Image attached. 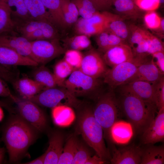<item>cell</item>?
I'll list each match as a JSON object with an SVG mask.
<instances>
[{
	"instance_id": "6da1fadb",
	"label": "cell",
	"mask_w": 164,
	"mask_h": 164,
	"mask_svg": "<svg viewBox=\"0 0 164 164\" xmlns=\"http://www.w3.org/2000/svg\"><path fill=\"white\" fill-rule=\"evenodd\" d=\"M39 132L19 114L11 116L4 126L2 136L10 162H17L23 157Z\"/></svg>"
},
{
	"instance_id": "4dcf8cb0",
	"label": "cell",
	"mask_w": 164,
	"mask_h": 164,
	"mask_svg": "<svg viewBox=\"0 0 164 164\" xmlns=\"http://www.w3.org/2000/svg\"><path fill=\"white\" fill-rule=\"evenodd\" d=\"M16 24L12 18L8 0H0V34L15 31Z\"/></svg>"
},
{
	"instance_id": "ffe728a7",
	"label": "cell",
	"mask_w": 164,
	"mask_h": 164,
	"mask_svg": "<svg viewBox=\"0 0 164 164\" xmlns=\"http://www.w3.org/2000/svg\"><path fill=\"white\" fill-rule=\"evenodd\" d=\"M23 98L34 96L43 90V87L35 80L27 77L18 78L12 84Z\"/></svg>"
},
{
	"instance_id": "ba28073f",
	"label": "cell",
	"mask_w": 164,
	"mask_h": 164,
	"mask_svg": "<svg viewBox=\"0 0 164 164\" xmlns=\"http://www.w3.org/2000/svg\"><path fill=\"white\" fill-rule=\"evenodd\" d=\"M12 100L16 104L18 114L39 132H43L46 129L48 126L47 118L39 106L15 96Z\"/></svg>"
},
{
	"instance_id": "30bf717a",
	"label": "cell",
	"mask_w": 164,
	"mask_h": 164,
	"mask_svg": "<svg viewBox=\"0 0 164 164\" xmlns=\"http://www.w3.org/2000/svg\"><path fill=\"white\" fill-rule=\"evenodd\" d=\"M159 80L154 82L134 81L126 83L117 87L119 92L132 94L156 105V89Z\"/></svg>"
},
{
	"instance_id": "836d02e7",
	"label": "cell",
	"mask_w": 164,
	"mask_h": 164,
	"mask_svg": "<svg viewBox=\"0 0 164 164\" xmlns=\"http://www.w3.org/2000/svg\"><path fill=\"white\" fill-rule=\"evenodd\" d=\"M74 71L63 59L55 64L53 74L57 86L63 87L66 78Z\"/></svg>"
},
{
	"instance_id": "f5cc1de1",
	"label": "cell",
	"mask_w": 164,
	"mask_h": 164,
	"mask_svg": "<svg viewBox=\"0 0 164 164\" xmlns=\"http://www.w3.org/2000/svg\"><path fill=\"white\" fill-rule=\"evenodd\" d=\"M164 19L163 18H161L160 25L159 28L163 32L164 31Z\"/></svg>"
},
{
	"instance_id": "6f0895ef",
	"label": "cell",
	"mask_w": 164,
	"mask_h": 164,
	"mask_svg": "<svg viewBox=\"0 0 164 164\" xmlns=\"http://www.w3.org/2000/svg\"><path fill=\"white\" fill-rule=\"evenodd\" d=\"M0 75L2 77V78H3L4 77V76L1 73H0Z\"/></svg>"
},
{
	"instance_id": "9f6ffc18",
	"label": "cell",
	"mask_w": 164,
	"mask_h": 164,
	"mask_svg": "<svg viewBox=\"0 0 164 164\" xmlns=\"http://www.w3.org/2000/svg\"><path fill=\"white\" fill-rule=\"evenodd\" d=\"M160 4H162L164 3V0H159Z\"/></svg>"
},
{
	"instance_id": "f907efd6",
	"label": "cell",
	"mask_w": 164,
	"mask_h": 164,
	"mask_svg": "<svg viewBox=\"0 0 164 164\" xmlns=\"http://www.w3.org/2000/svg\"><path fill=\"white\" fill-rule=\"evenodd\" d=\"M9 69L6 67L0 65V73L3 74H5L9 72Z\"/></svg>"
},
{
	"instance_id": "cb8c5ba5",
	"label": "cell",
	"mask_w": 164,
	"mask_h": 164,
	"mask_svg": "<svg viewBox=\"0 0 164 164\" xmlns=\"http://www.w3.org/2000/svg\"><path fill=\"white\" fill-rule=\"evenodd\" d=\"M48 11L55 26L64 29L68 27L62 11L60 0H41Z\"/></svg>"
},
{
	"instance_id": "ab89813d",
	"label": "cell",
	"mask_w": 164,
	"mask_h": 164,
	"mask_svg": "<svg viewBox=\"0 0 164 164\" xmlns=\"http://www.w3.org/2000/svg\"><path fill=\"white\" fill-rule=\"evenodd\" d=\"M144 19L148 28L152 30L159 28L161 18L154 11L147 12L144 16Z\"/></svg>"
},
{
	"instance_id": "d6a6232c",
	"label": "cell",
	"mask_w": 164,
	"mask_h": 164,
	"mask_svg": "<svg viewBox=\"0 0 164 164\" xmlns=\"http://www.w3.org/2000/svg\"><path fill=\"white\" fill-rule=\"evenodd\" d=\"M78 141L76 138L73 135L68 139L57 164H72L77 151Z\"/></svg>"
},
{
	"instance_id": "b9f144b4",
	"label": "cell",
	"mask_w": 164,
	"mask_h": 164,
	"mask_svg": "<svg viewBox=\"0 0 164 164\" xmlns=\"http://www.w3.org/2000/svg\"><path fill=\"white\" fill-rule=\"evenodd\" d=\"M140 9L148 11H153L159 7L160 3L159 0H134Z\"/></svg>"
},
{
	"instance_id": "7a4b0ae2",
	"label": "cell",
	"mask_w": 164,
	"mask_h": 164,
	"mask_svg": "<svg viewBox=\"0 0 164 164\" xmlns=\"http://www.w3.org/2000/svg\"><path fill=\"white\" fill-rule=\"evenodd\" d=\"M119 93L120 96L118 99L121 111L135 132L142 134L156 116L158 110L156 105L132 94Z\"/></svg>"
},
{
	"instance_id": "5b68a950",
	"label": "cell",
	"mask_w": 164,
	"mask_h": 164,
	"mask_svg": "<svg viewBox=\"0 0 164 164\" xmlns=\"http://www.w3.org/2000/svg\"><path fill=\"white\" fill-rule=\"evenodd\" d=\"M103 82L78 70L73 71L66 80L63 87L76 97L90 96L97 99L102 93Z\"/></svg>"
},
{
	"instance_id": "f35d334b",
	"label": "cell",
	"mask_w": 164,
	"mask_h": 164,
	"mask_svg": "<svg viewBox=\"0 0 164 164\" xmlns=\"http://www.w3.org/2000/svg\"><path fill=\"white\" fill-rule=\"evenodd\" d=\"M146 39L149 44L147 52L149 55L157 52L164 51V45L162 41L148 31Z\"/></svg>"
},
{
	"instance_id": "f6af8a7d",
	"label": "cell",
	"mask_w": 164,
	"mask_h": 164,
	"mask_svg": "<svg viewBox=\"0 0 164 164\" xmlns=\"http://www.w3.org/2000/svg\"><path fill=\"white\" fill-rule=\"evenodd\" d=\"M2 79L0 75V96L8 97L12 100L15 96L12 93L10 89L6 86Z\"/></svg>"
},
{
	"instance_id": "ee69618b",
	"label": "cell",
	"mask_w": 164,
	"mask_h": 164,
	"mask_svg": "<svg viewBox=\"0 0 164 164\" xmlns=\"http://www.w3.org/2000/svg\"><path fill=\"white\" fill-rule=\"evenodd\" d=\"M151 60L161 72L164 74V51H159L151 55Z\"/></svg>"
},
{
	"instance_id": "8992f818",
	"label": "cell",
	"mask_w": 164,
	"mask_h": 164,
	"mask_svg": "<svg viewBox=\"0 0 164 164\" xmlns=\"http://www.w3.org/2000/svg\"><path fill=\"white\" fill-rule=\"evenodd\" d=\"M23 99L39 106L51 108L61 105L76 108L81 104L80 101L66 88L57 86L43 90L34 96Z\"/></svg>"
},
{
	"instance_id": "d590c367",
	"label": "cell",
	"mask_w": 164,
	"mask_h": 164,
	"mask_svg": "<svg viewBox=\"0 0 164 164\" xmlns=\"http://www.w3.org/2000/svg\"><path fill=\"white\" fill-rule=\"evenodd\" d=\"M76 6L79 15L88 19L98 11L92 3L88 0H70Z\"/></svg>"
},
{
	"instance_id": "bcb514c9",
	"label": "cell",
	"mask_w": 164,
	"mask_h": 164,
	"mask_svg": "<svg viewBox=\"0 0 164 164\" xmlns=\"http://www.w3.org/2000/svg\"><path fill=\"white\" fill-rule=\"evenodd\" d=\"M98 11L105 9L110 5L106 0H88Z\"/></svg>"
},
{
	"instance_id": "e575fe53",
	"label": "cell",
	"mask_w": 164,
	"mask_h": 164,
	"mask_svg": "<svg viewBox=\"0 0 164 164\" xmlns=\"http://www.w3.org/2000/svg\"><path fill=\"white\" fill-rule=\"evenodd\" d=\"M60 1L63 14L67 26L74 24L79 15L76 5L70 0H60Z\"/></svg>"
},
{
	"instance_id": "7dc6e473",
	"label": "cell",
	"mask_w": 164,
	"mask_h": 164,
	"mask_svg": "<svg viewBox=\"0 0 164 164\" xmlns=\"http://www.w3.org/2000/svg\"><path fill=\"white\" fill-rule=\"evenodd\" d=\"M106 161L96 155L91 156L87 160L85 164H102L104 163Z\"/></svg>"
},
{
	"instance_id": "f1b7e54d",
	"label": "cell",
	"mask_w": 164,
	"mask_h": 164,
	"mask_svg": "<svg viewBox=\"0 0 164 164\" xmlns=\"http://www.w3.org/2000/svg\"><path fill=\"white\" fill-rule=\"evenodd\" d=\"M62 41V46L65 51L73 50L80 51L91 48L89 37L84 35L77 34L71 37H67Z\"/></svg>"
},
{
	"instance_id": "4316f807",
	"label": "cell",
	"mask_w": 164,
	"mask_h": 164,
	"mask_svg": "<svg viewBox=\"0 0 164 164\" xmlns=\"http://www.w3.org/2000/svg\"><path fill=\"white\" fill-rule=\"evenodd\" d=\"M8 2L12 18L16 24L32 19L24 0H8Z\"/></svg>"
},
{
	"instance_id": "74e56055",
	"label": "cell",
	"mask_w": 164,
	"mask_h": 164,
	"mask_svg": "<svg viewBox=\"0 0 164 164\" xmlns=\"http://www.w3.org/2000/svg\"><path fill=\"white\" fill-rule=\"evenodd\" d=\"M91 155L87 147L84 143L78 141L77 151L72 164H85Z\"/></svg>"
},
{
	"instance_id": "8fae6325",
	"label": "cell",
	"mask_w": 164,
	"mask_h": 164,
	"mask_svg": "<svg viewBox=\"0 0 164 164\" xmlns=\"http://www.w3.org/2000/svg\"><path fill=\"white\" fill-rule=\"evenodd\" d=\"M108 70L107 65L99 51L91 48L83 54L79 70L91 77L99 78L103 77Z\"/></svg>"
},
{
	"instance_id": "11a10c76",
	"label": "cell",
	"mask_w": 164,
	"mask_h": 164,
	"mask_svg": "<svg viewBox=\"0 0 164 164\" xmlns=\"http://www.w3.org/2000/svg\"><path fill=\"white\" fill-rule=\"evenodd\" d=\"M108 4L110 6L113 3V0H106Z\"/></svg>"
},
{
	"instance_id": "60d3db41",
	"label": "cell",
	"mask_w": 164,
	"mask_h": 164,
	"mask_svg": "<svg viewBox=\"0 0 164 164\" xmlns=\"http://www.w3.org/2000/svg\"><path fill=\"white\" fill-rule=\"evenodd\" d=\"M132 33L129 37V44L130 47L141 42L146 37V30L141 28L133 27Z\"/></svg>"
},
{
	"instance_id": "681fc988",
	"label": "cell",
	"mask_w": 164,
	"mask_h": 164,
	"mask_svg": "<svg viewBox=\"0 0 164 164\" xmlns=\"http://www.w3.org/2000/svg\"><path fill=\"white\" fill-rule=\"evenodd\" d=\"M0 106L5 108L9 112L11 113L12 114L15 113L14 109L5 102L0 101Z\"/></svg>"
},
{
	"instance_id": "52a82bcc",
	"label": "cell",
	"mask_w": 164,
	"mask_h": 164,
	"mask_svg": "<svg viewBox=\"0 0 164 164\" xmlns=\"http://www.w3.org/2000/svg\"><path fill=\"white\" fill-rule=\"evenodd\" d=\"M147 59L134 57L131 61L108 69L103 77L104 83L114 89L128 82L135 73L138 67Z\"/></svg>"
},
{
	"instance_id": "4fadbf2b",
	"label": "cell",
	"mask_w": 164,
	"mask_h": 164,
	"mask_svg": "<svg viewBox=\"0 0 164 164\" xmlns=\"http://www.w3.org/2000/svg\"><path fill=\"white\" fill-rule=\"evenodd\" d=\"M148 127L142 133L143 144H154L164 139V107L159 109Z\"/></svg>"
},
{
	"instance_id": "d4e9b609",
	"label": "cell",
	"mask_w": 164,
	"mask_h": 164,
	"mask_svg": "<svg viewBox=\"0 0 164 164\" xmlns=\"http://www.w3.org/2000/svg\"><path fill=\"white\" fill-rule=\"evenodd\" d=\"M96 35L98 51L104 53L116 46L125 43V41L107 29Z\"/></svg>"
},
{
	"instance_id": "44dd1931",
	"label": "cell",
	"mask_w": 164,
	"mask_h": 164,
	"mask_svg": "<svg viewBox=\"0 0 164 164\" xmlns=\"http://www.w3.org/2000/svg\"><path fill=\"white\" fill-rule=\"evenodd\" d=\"M153 144H146L142 148L140 164H163L164 163V147Z\"/></svg>"
},
{
	"instance_id": "7bdbcfd3",
	"label": "cell",
	"mask_w": 164,
	"mask_h": 164,
	"mask_svg": "<svg viewBox=\"0 0 164 164\" xmlns=\"http://www.w3.org/2000/svg\"><path fill=\"white\" fill-rule=\"evenodd\" d=\"M156 105L158 111L164 107V77L158 81L156 89Z\"/></svg>"
},
{
	"instance_id": "3957f363",
	"label": "cell",
	"mask_w": 164,
	"mask_h": 164,
	"mask_svg": "<svg viewBox=\"0 0 164 164\" xmlns=\"http://www.w3.org/2000/svg\"><path fill=\"white\" fill-rule=\"evenodd\" d=\"M76 132L81 135L86 143L99 157L105 161L110 160L111 156L104 140L103 128L96 120L91 108L86 107L80 111Z\"/></svg>"
},
{
	"instance_id": "e0dca14e",
	"label": "cell",
	"mask_w": 164,
	"mask_h": 164,
	"mask_svg": "<svg viewBox=\"0 0 164 164\" xmlns=\"http://www.w3.org/2000/svg\"><path fill=\"white\" fill-rule=\"evenodd\" d=\"M64 138L63 134L59 131H53L50 133L44 164H57L63 151Z\"/></svg>"
},
{
	"instance_id": "c3c4849f",
	"label": "cell",
	"mask_w": 164,
	"mask_h": 164,
	"mask_svg": "<svg viewBox=\"0 0 164 164\" xmlns=\"http://www.w3.org/2000/svg\"><path fill=\"white\" fill-rule=\"evenodd\" d=\"M46 156L45 152L41 155L36 159L24 163L26 164H44Z\"/></svg>"
},
{
	"instance_id": "603a6c76",
	"label": "cell",
	"mask_w": 164,
	"mask_h": 164,
	"mask_svg": "<svg viewBox=\"0 0 164 164\" xmlns=\"http://www.w3.org/2000/svg\"><path fill=\"white\" fill-rule=\"evenodd\" d=\"M59 30L53 24L49 22L43 27L22 36L30 41L60 39V35Z\"/></svg>"
},
{
	"instance_id": "db71d44e",
	"label": "cell",
	"mask_w": 164,
	"mask_h": 164,
	"mask_svg": "<svg viewBox=\"0 0 164 164\" xmlns=\"http://www.w3.org/2000/svg\"><path fill=\"white\" fill-rule=\"evenodd\" d=\"M2 107L0 106V122L2 120L4 116L3 111Z\"/></svg>"
},
{
	"instance_id": "8d00e7d4",
	"label": "cell",
	"mask_w": 164,
	"mask_h": 164,
	"mask_svg": "<svg viewBox=\"0 0 164 164\" xmlns=\"http://www.w3.org/2000/svg\"><path fill=\"white\" fill-rule=\"evenodd\" d=\"M63 59L71 66L74 70L80 68L83 57V54L80 51L68 50L64 53Z\"/></svg>"
},
{
	"instance_id": "484cf974",
	"label": "cell",
	"mask_w": 164,
	"mask_h": 164,
	"mask_svg": "<svg viewBox=\"0 0 164 164\" xmlns=\"http://www.w3.org/2000/svg\"><path fill=\"white\" fill-rule=\"evenodd\" d=\"M24 1L32 19L48 22L55 25L49 12L41 0H24Z\"/></svg>"
},
{
	"instance_id": "816d5d0a",
	"label": "cell",
	"mask_w": 164,
	"mask_h": 164,
	"mask_svg": "<svg viewBox=\"0 0 164 164\" xmlns=\"http://www.w3.org/2000/svg\"><path fill=\"white\" fill-rule=\"evenodd\" d=\"M5 153V149L3 148L0 147V163L3 161Z\"/></svg>"
},
{
	"instance_id": "7402d4cb",
	"label": "cell",
	"mask_w": 164,
	"mask_h": 164,
	"mask_svg": "<svg viewBox=\"0 0 164 164\" xmlns=\"http://www.w3.org/2000/svg\"><path fill=\"white\" fill-rule=\"evenodd\" d=\"M52 116L56 125L62 127L68 126L75 118L74 112L71 107L66 105H58L52 108Z\"/></svg>"
},
{
	"instance_id": "1f68e13d",
	"label": "cell",
	"mask_w": 164,
	"mask_h": 164,
	"mask_svg": "<svg viewBox=\"0 0 164 164\" xmlns=\"http://www.w3.org/2000/svg\"><path fill=\"white\" fill-rule=\"evenodd\" d=\"M112 3L117 12L121 16L133 18L139 16L141 9L134 0H114Z\"/></svg>"
},
{
	"instance_id": "680465c9",
	"label": "cell",
	"mask_w": 164,
	"mask_h": 164,
	"mask_svg": "<svg viewBox=\"0 0 164 164\" xmlns=\"http://www.w3.org/2000/svg\"><path fill=\"white\" fill-rule=\"evenodd\" d=\"M113 1H114V0H113Z\"/></svg>"
},
{
	"instance_id": "9c48e42d",
	"label": "cell",
	"mask_w": 164,
	"mask_h": 164,
	"mask_svg": "<svg viewBox=\"0 0 164 164\" xmlns=\"http://www.w3.org/2000/svg\"><path fill=\"white\" fill-rule=\"evenodd\" d=\"M60 40L55 39L31 41L33 60L39 65H44L64 53L65 50Z\"/></svg>"
},
{
	"instance_id": "5bb4252c",
	"label": "cell",
	"mask_w": 164,
	"mask_h": 164,
	"mask_svg": "<svg viewBox=\"0 0 164 164\" xmlns=\"http://www.w3.org/2000/svg\"><path fill=\"white\" fill-rule=\"evenodd\" d=\"M112 148L111 164H140L142 148L139 146L133 145L117 149L113 145Z\"/></svg>"
},
{
	"instance_id": "7c38bea8",
	"label": "cell",
	"mask_w": 164,
	"mask_h": 164,
	"mask_svg": "<svg viewBox=\"0 0 164 164\" xmlns=\"http://www.w3.org/2000/svg\"><path fill=\"white\" fill-rule=\"evenodd\" d=\"M17 33L13 31L0 34V45L33 60L31 42L21 35H18Z\"/></svg>"
},
{
	"instance_id": "d6986e66",
	"label": "cell",
	"mask_w": 164,
	"mask_h": 164,
	"mask_svg": "<svg viewBox=\"0 0 164 164\" xmlns=\"http://www.w3.org/2000/svg\"><path fill=\"white\" fill-rule=\"evenodd\" d=\"M133 134V128L129 123L117 121L110 128V138L114 142L125 144L129 142Z\"/></svg>"
},
{
	"instance_id": "83f0119b",
	"label": "cell",
	"mask_w": 164,
	"mask_h": 164,
	"mask_svg": "<svg viewBox=\"0 0 164 164\" xmlns=\"http://www.w3.org/2000/svg\"><path fill=\"white\" fill-rule=\"evenodd\" d=\"M106 29L125 41L130 36L129 29L120 15L111 13Z\"/></svg>"
},
{
	"instance_id": "2e32d148",
	"label": "cell",
	"mask_w": 164,
	"mask_h": 164,
	"mask_svg": "<svg viewBox=\"0 0 164 164\" xmlns=\"http://www.w3.org/2000/svg\"><path fill=\"white\" fill-rule=\"evenodd\" d=\"M0 65L10 66L37 67L39 65L32 59L23 56L13 50L0 45Z\"/></svg>"
},
{
	"instance_id": "f546056e",
	"label": "cell",
	"mask_w": 164,
	"mask_h": 164,
	"mask_svg": "<svg viewBox=\"0 0 164 164\" xmlns=\"http://www.w3.org/2000/svg\"><path fill=\"white\" fill-rule=\"evenodd\" d=\"M33 79L43 87L44 90L57 86L53 73L44 65H40L33 72Z\"/></svg>"
},
{
	"instance_id": "277c9868",
	"label": "cell",
	"mask_w": 164,
	"mask_h": 164,
	"mask_svg": "<svg viewBox=\"0 0 164 164\" xmlns=\"http://www.w3.org/2000/svg\"><path fill=\"white\" fill-rule=\"evenodd\" d=\"M93 110L94 118L102 127L104 137L110 138V129L117 121L121 111L113 89L102 93Z\"/></svg>"
},
{
	"instance_id": "ac0fdd59",
	"label": "cell",
	"mask_w": 164,
	"mask_h": 164,
	"mask_svg": "<svg viewBox=\"0 0 164 164\" xmlns=\"http://www.w3.org/2000/svg\"><path fill=\"white\" fill-rule=\"evenodd\" d=\"M163 76L151 59H147L138 67L135 73L127 83L136 81L154 82L159 80Z\"/></svg>"
},
{
	"instance_id": "9a60e30c",
	"label": "cell",
	"mask_w": 164,
	"mask_h": 164,
	"mask_svg": "<svg viewBox=\"0 0 164 164\" xmlns=\"http://www.w3.org/2000/svg\"><path fill=\"white\" fill-rule=\"evenodd\" d=\"M102 57L106 65L111 68L132 60L134 56L130 46L128 44L123 43L108 50L104 53Z\"/></svg>"
}]
</instances>
